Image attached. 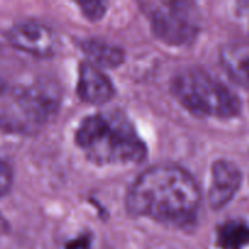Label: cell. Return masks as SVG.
<instances>
[{
	"mask_svg": "<svg viewBox=\"0 0 249 249\" xmlns=\"http://www.w3.org/2000/svg\"><path fill=\"white\" fill-rule=\"evenodd\" d=\"M80 7L83 12L91 19L100 18L106 10L102 2H87V4H80Z\"/></svg>",
	"mask_w": 249,
	"mask_h": 249,
	"instance_id": "4fadbf2b",
	"label": "cell"
},
{
	"mask_svg": "<svg viewBox=\"0 0 249 249\" xmlns=\"http://www.w3.org/2000/svg\"><path fill=\"white\" fill-rule=\"evenodd\" d=\"M221 249H243L249 246V225L242 220H230L219 226L216 233Z\"/></svg>",
	"mask_w": 249,
	"mask_h": 249,
	"instance_id": "8fae6325",
	"label": "cell"
},
{
	"mask_svg": "<svg viewBox=\"0 0 249 249\" xmlns=\"http://www.w3.org/2000/svg\"><path fill=\"white\" fill-rule=\"evenodd\" d=\"M2 91H4V85H2V83L0 82V94H1Z\"/></svg>",
	"mask_w": 249,
	"mask_h": 249,
	"instance_id": "2e32d148",
	"label": "cell"
},
{
	"mask_svg": "<svg viewBox=\"0 0 249 249\" xmlns=\"http://www.w3.org/2000/svg\"><path fill=\"white\" fill-rule=\"evenodd\" d=\"M78 146L97 164L141 162L146 146L124 117L116 113L88 117L75 134Z\"/></svg>",
	"mask_w": 249,
	"mask_h": 249,
	"instance_id": "7a4b0ae2",
	"label": "cell"
},
{
	"mask_svg": "<svg viewBox=\"0 0 249 249\" xmlns=\"http://www.w3.org/2000/svg\"><path fill=\"white\" fill-rule=\"evenodd\" d=\"M83 51L90 60L92 65L102 66V67H117L124 60V53L117 46L100 40H84L82 44Z\"/></svg>",
	"mask_w": 249,
	"mask_h": 249,
	"instance_id": "30bf717a",
	"label": "cell"
},
{
	"mask_svg": "<svg viewBox=\"0 0 249 249\" xmlns=\"http://www.w3.org/2000/svg\"><path fill=\"white\" fill-rule=\"evenodd\" d=\"M77 90L80 99L94 105L106 104L114 94L111 80L99 67L89 62L80 65Z\"/></svg>",
	"mask_w": 249,
	"mask_h": 249,
	"instance_id": "ba28073f",
	"label": "cell"
},
{
	"mask_svg": "<svg viewBox=\"0 0 249 249\" xmlns=\"http://www.w3.org/2000/svg\"><path fill=\"white\" fill-rule=\"evenodd\" d=\"M153 32L173 45H181L196 36L197 24L191 4L186 2H146L143 4Z\"/></svg>",
	"mask_w": 249,
	"mask_h": 249,
	"instance_id": "5b68a950",
	"label": "cell"
},
{
	"mask_svg": "<svg viewBox=\"0 0 249 249\" xmlns=\"http://www.w3.org/2000/svg\"><path fill=\"white\" fill-rule=\"evenodd\" d=\"M242 181L240 169L228 160H218L212 168V185L209 189V203L213 208H221L226 206L236 192L238 191Z\"/></svg>",
	"mask_w": 249,
	"mask_h": 249,
	"instance_id": "52a82bcc",
	"label": "cell"
},
{
	"mask_svg": "<svg viewBox=\"0 0 249 249\" xmlns=\"http://www.w3.org/2000/svg\"><path fill=\"white\" fill-rule=\"evenodd\" d=\"M199 201L198 186L189 173L175 165H158L135 180L126 207L134 215L186 225L194 221Z\"/></svg>",
	"mask_w": 249,
	"mask_h": 249,
	"instance_id": "6da1fadb",
	"label": "cell"
},
{
	"mask_svg": "<svg viewBox=\"0 0 249 249\" xmlns=\"http://www.w3.org/2000/svg\"><path fill=\"white\" fill-rule=\"evenodd\" d=\"M220 60L228 74L249 90V40H238L221 49Z\"/></svg>",
	"mask_w": 249,
	"mask_h": 249,
	"instance_id": "9c48e42d",
	"label": "cell"
},
{
	"mask_svg": "<svg viewBox=\"0 0 249 249\" xmlns=\"http://www.w3.org/2000/svg\"><path fill=\"white\" fill-rule=\"evenodd\" d=\"M12 186V172L9 165L0 160V197L5 196Z\"/></svg>",
	"mask_w": 249,
	"mask_h": 249,
	"instance_id": "7c38bea8",
	"label": "cell"
},
{
	"mask_svg": "<svg viewBox=\"0 0 249 249\" xmlns=\"http://www.w3.org/2000/svg\"><path fill=\"white\" fill-rule=\"evenodd\" d=\"M90 246L89 236H82L73 242H70L66 249H88Z\"/></svg>",
	"mask_w": 249,
	"mask_h": 249,
	"instance_id": "5bb4252c",
	"label": "cell"
},
{
	"mask_svg": "<svg viewBox=\"0 0 249 249\" xmlns=\"http://www.w3.org/2000/svg\"><path fill=\"white\" fill-rule=\"evenodd\" d=\"M172 90L180 104L196 116L231 118L240 113L237 95L203 71L181 72L173 79Z\"/></svg>",
	"mask_w": 249,
	"mask_h": 249,
	"instance_id": "3957f363",
	"label": "cell"
},
{
	"mask_svg": "<svg viewBox=\"0 0 249 249\" xmlns=\"http://www.w3.org/2000/svg\"><path fill=\"white\" fill-rule=\"evenodd\" d=\"M58 96L55 87L36 84L15 95L0 109V126L10 131H29L41 126L56 113Z\"/></svg>",
	"mask_w": 249,
	"mask_h": 249,
	"instance_id": "277c9868",
	"label": "cell"
},
{
	"mask_svg": "<svg viewBox=\"0 0 249 249\" xmlns=\"http://www.w3.org/2000/svg\"><path fill=\"white\" fill-rule=\"evenodd\" d=\"M6 36L15 48L34 56L45 57L55 51V34L49 27L38 22L28 21L15 24Z\"/></svg>",
	"mask_w": 249,
	"mask_h": 249,
	"instance_id": "8992f818",
	"label": "cell"
},
{
	"mask_svg": "<svg viewBox=\"0 0 249 249\" xmlns=\"http://www.w3.org/2000/svg\"><path fill=\"white\" fill-rule=\"evenodd\" d=\"M7 229H9V225H7V221L5 220L4 216H2L1 214H0V233L5 232V231H6Z\"/></svg>",
	"mask_w": 249,
	"mask_h": 249,
	"instance_id": "9a60e30c",
	"label": "cell"
}]
</instances>
